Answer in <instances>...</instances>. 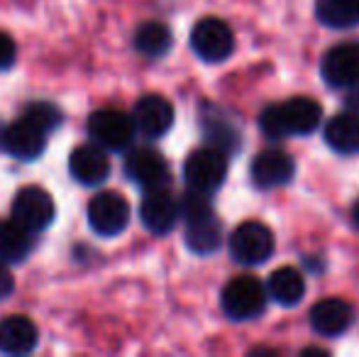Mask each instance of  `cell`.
Segmentation results:
<instances>
[{"label":"cell","instance_id":"83f0119b","mask_svg":"<svg viewBox=\"0 0 359 357\" xmlns=\"http://www.w3.org/2000/svg\"><path fill=\"white\" fill-rule=\"evenodd\" d=\"M352 220H355V228L359 230V201L355 203V208H352Z\"/></svg>","mask_w":359,"mask_h":357},{"label":"cell","instance_id":"9a60e30c","mask_svg":"<svg viewBox=\"0 0 359 357\" xmlns=\"http://www.w3.org/2000/svg\"><path fill=\"white\" fill-rule=\"evenodd\" d=\"M250 174L257 189H276V186H284L293 179L296 164L284 149H264L255 157Z\"/></svg>","mask_w":359,"mask_h":357},{"label":"cell","instance_id":"603a6c76","mask_svg":"<svg viewBox=\"0 0 359 357\" xmlns=\"http://www.w3.org/2000/svg\"><path fill=\"white\" fill-rule=\"evenodd\" d=\"M174 44L171 29L161 22H144L142 27L135 32V49L144 57H164Z\"/></svg>","mask_w":359,"mask_h":357},{"label":"cell","instance_id":"ba28073f","mask_svg":"<svg viewBox=\"0 0 359 357\" xmlns=\"http://www.w3.org/2000/svg\"><path fill=\"white\" fill-rule=\"evenodd\" d=\"M57 206L54 198L39 186H22L13 198V218L27 230L37 233L54 223Z\"/></svg>","mask_w":359,"mask_h":357},{"label":"cell","instance_id":"7c38bea8","mask_svg":"<svg viewBox=\"0 0 359 357\" xmlns=\"http://www.w3.org/2000/svg\"><path fill=\"white\" fill-rule=\"evenodd\" d=\"M320 74L330 88H352L359 83V44L345 42L323 57Z\"/></svg>","mask_w":359,"mask_h":357},{"label":"cell","instance_id":"5bb4252c","mask_svg":"<svg viewBox=\"0 0 359 357\" xmlns=\"http://www.w3.org/2000/svg\"><path fill=\"white\" fill-rule=\"evenodd\" d=\"M133 120L144 137L156 140L169 133L171 125H174V105L159 93L142 95L135 105Z\"/></svg>","mask_w":359,"mask_h":357},{"label":"cell","instance_id":"484cf974","mask_svg":"<svg viewBox=\"0 0 359 357\" xmlns=\"http://www.w3.org/2000/svg\"><path fill=\"white\" fill-rule=\"evenodd\" d=\"M18 59V44L8 32H0V72L10 69Z\"/></svg>","mask_w":359,"mask_h":357},{"label":"cell","instance_id":"2e32d148","mask_svg":"<svg viewBox=\"0 0 359 357\" xmlns=\"http://www.w3.org/2000/svg\"><path fill=\"white\" fill-rule=\"evenodd\" d=\"M352 321H355L352 306L342 299H335V296L318 301L311 309L313 330L325 335V338H337V335H342L352 325Z\"/></svg>","mask_w":359,"mask_h":357},{"label":"cell","instance_id":"ac0fdd59","mask_svg":"<svg viewBox=\"0 0 359 357\" xmlns=\"http://www.w3.org/2000/svg\"><path fill=\"white\" fill-rule=\"evenodd\" d=\"M39 330L27 316H8L0 321V353L27 355L37 348Z\"/></svg>","mask_w":359,"mask_h":357},{"label":"cell","instance_id":"52a82bcc","mask_svg":"<svg viewBox=\"0 0 359 357\" xmlns=\"http://www.w3.org/2000/svg\"><path fill=\"white\" fill-rule=\"evenodd\" d=\"M191 47H194L196 57H201L203 62L220 64L235 49V34L220 18H203L196 22L194 32H191Z\"/></svg>","mask_w":359,"mask_h":357},{"label":"cell","instance_id":"9c48e42d","mask_svg":"<svg viewBox=\"0 0 359 357\" xmlns=\"http://www.w3.org/2000/svg\"><path fill=\"white\" fill-rule=\"evenodd\" d=\"M130 223V206L125 196L115 191L95 194L88 203V225L103 238H115Z\"/></svg>","mask_w":359,"mask_h":357},{"label":"cell","instance_id":"44dd1931","mask_svg":"<svg viewBox=\"0 0 359 357\" xmlns=\"http://www.w3.org/2000/svg\"><path fill=\"white\" fill-rule=\"evenodd\" d=\"M269 296L281 306H296L306 294V279L296 267H279L266 281Z\"/></svg>","mask_w":359,"mask_h":357},{"label":"cell","instance_id":"8992f818","mask_svg":"<svg viewBox=\"0 0 359 357\" xmlns=\"http://www.w3.org/2000/svg\"><path fill=\"white\" fill-rule=\"evenodd\" d=\"M135 130H137L135 120L115 108L95 110L88 118V133L95 144H100L103 149H113V152H123L133 144Z\"/></svg>","mask_w":359,"mask_h":357},{"label":"cell","instance_id":"277c9868","mask_svg":"<svg viewBox=\"0 0 359 357\" xmlns=\"http://www.w3.org/2000/svg\"><path fill=\"white\" fill-rule=\"evenodd\" d=\"M184 177L189 189L201 191V194H213L222 186L227 177V154L222 149L213 147H201L189 154L184 164Z\"/></svg>","mask_w":359,"mask_h":357},{"label":"cell","instance_id":"d4e9b609","mask_svg":"<svg viewBox=\"0 0 359 357\" xmlns=\"http://www.w3.org/2000/svg\"><path fill=\"white\" fill-rule=\"evenodd\" d=\"M25 118L27 120H32L37 128H42L44 133H54V130L62 125V120H64V115H62V110L57 108L54 103H47V100H37V103H29L27 108H25Z\"/></svg>","mask_w":359,"mask_h":357},{"label":"cell","instance_id":"8fae6325","mask_svg":"<svg viewBox=\"0 0 359 357\" xmlns=\"http://www.w3.org/2000/svg\"><path fill=\"white\" fill-rule=\"evenodd\" d=\"M181 215V203L166 189H151L140 203V218L151 235H166L174 230Z\"/></svg>","mask_w":359,"mask_h":357},{"label":"cell","instance_id":"7402d4cb","mask_svg":"<svg viewBox=\"0 0 359 357\" xmlns=\"http://www.w3.org/2000/svg\"><path fill=\"white\" fill-rule=\"evenodd\" d=\"M316 15L327 27H355L359 25V0H318Z\"/></svg>","mask_w":359,"mask_h":357},{"label":"cell","instance_id":"5b68a950","mask_svg":"<svg viewBox=\"0 0 359 357\" xmlns=\"http://www.w3.org/2000/svg\"><path fill=\"white\" fill-rule=\"evenodd\" d=\"M274 252V233L259 220L240 223L230 235V255L240 264H262Z\"/></svg>","mask_w":359,"mask_h":357},{"label":"cell","instance_id":"cb8c5ba5","mask_svg":"<svg viewBox=\"0 0 359 357\" xmlns=\"http://www.w3.org/2000/svg\"><path fill=\"white\" fill-rule=\"evenodd\" d=\"M203 128H205V137L213 147L222 149L225 154L235 152L237 149V142H240V135H237L235 125L227 123L222 118H203Z\"/></svg>","mask_w":359,"mask_h":357},{"label":"cell","instance_id":"d6986e66","mask_svg":"<svg viewBox=\"0 0 359 357\" xmlns=\"http://www.w3.org/2000/svg\"><path fill=\"white\" fill-rule=\"evenodd\" d=\"M32 230L20 225L18 220H3L0 223V262L3 264H20L32 252Z\"/></svg>","mask_w":359,"mask_h":357},{"label":"cell","instance_id":"7a4b0ae2","mask_svg":"<svg viewBox=\"0 0 359 357\" xmlns=\"http://www.w3.org/2000/svg\"><path fill=\"white\" fill-rule=\"evenodd\" d=\"M181 215L186 220V245L196 255H210L220 248L222 228L215 218L208 194L191 189L181 201Z\"/></svg>","mask_w":359,"mask_h":357},{"label":"cell","instance_id":"4fadbf2b","mask_svg":"<svg viewBox=\"0 0 359 357\" xmlns=\"http://www.w3.org/2000/svg\"><path fill=\"white\" fill-rule=\"evenodd\" d=\"M0 147L15 159H22V162H32L47 147V133L42 128L27 120L22 115L20 120H15L13 125L3 130V142Z\"/></svg>","mask_w":359,"mask_h":357},{"label":"cell","instance_id":"3957f363","mask_svg":"<svg viewBox=\"0 0 359 357\" xmlns=\"http://www.w3.org/2000/svg\"><path fill=\"white\" fill-rule=\"evenodd\" d=\"M266 294H269V291L264 289V284H262L257 276L242 274L225 284L220 304H222V311L227 314V318L250 321V318H257V316L264 311Z\"/></svg>","mask_w":359,"mask_h":357},{"label":"cell","instance_id":"4316f807","mask_svg":"<svg viewBox=\"0 0 359 357\" xmlns=\"http://www.w3.org/2000/svg\"><path fill=\"white\" fill-rule=\"evenodd\" d=\"M13 289H15V281L8 271V264L0 262V301L8 299V296L13 294Z\"/></svg>","mask_w":359,"mask_h":357},{"label":"cell","instance_id":"30bf717a","mask_svg":"<svg viewBox=\"0 0 359 357\" xmlns=\"http://www.w3.org/2000/svg\"><path fill=\"white\" fill-rule=\"evenodd\" d=\"M125 174L137 186H142L144 191L166 189V184H169V179H171L166 159L151 147L133 149V152L128 154V159H125Z\"/></svg>","mask_w":359,"mask_h":357},{"label":"cell","instance_id":"f1b7e54d","mask_svg":"<svg viewBox=\"0 0 359 357\" xmlns=\"http://www.w3.org/2000/svg\"><path fill=\"white\" fill-rule=\"evenodd\" d=\"M0 142H3V128H0Z\"/></svg>","mask_w":359,"mask_h":357},{"label":"cell","instance_id":"e0dca14e","mask_svg":"<svg viewBox=\"0 0 359 357\" xmlns=\"http://www.w3.org/2000/svg\"><path fill=\"white\" fill-rule=\"evenodd\" d=\"M69 172L83 186H98L108 179L110 162L100 144H81L69 157Z\"/></svg>","mask_w":359,"mask_h":357},{"label":"cell","instance_id":"ffe728a7","mask_svg":"<svg viewBox=\"0 0 359 357\" xmlns=\"http://www.w3.org/2000/svg\"><path fill=\"white\" fill-rule=\"evenodd\" d=\"M325 142L340 154H357L359 152V115L340 113L327 120Z\"/></svg>","mask_w":359,"mask_h":357},{"label":"cell","instance_id":"6da1fadb","mask_svg":"<svg viewBox=\"0 0 359 357\" xmlns=\"http://www.w3.org/2000/svg\"><path fill=\"white\" fill-rule=\"evenodd\" d=\"M323 120V108L308 95L288 98L281 105L262 110L259 128L269 140H284L288 135H311Z\"/></svg>","mask_w":359,"mask_h":357}]
</instances>
